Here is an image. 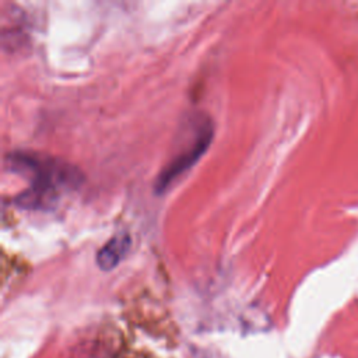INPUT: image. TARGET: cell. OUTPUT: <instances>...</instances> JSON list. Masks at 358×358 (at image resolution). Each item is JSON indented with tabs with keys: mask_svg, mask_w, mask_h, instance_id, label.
<instances>
[{
	"mask_svg": "<svg viewBox=\"0 0 358 358\" xmlns=\"http://www.w3.org/2000/svg\"><path fill=\"white\" fill-rule=\"evenodd\" d=\"M7 168L25 173L31 179L27 190L15 197V204L27 210H48L67 192L84 182L81 171L67 161L31 151H14L6 155Z\"/></svg>",
	"mask_w": 358,
	"mask_h": 358,
	"instance_id": "6da1fadb",
	"label": "cell"
},
{
	"mask_svg": "<svg viewBox=\"0 0 358 358\" xmlns=\"http://www.w3.org/2000/svg\"><path fill=\"white\" fill-rule=\"evenodd\" d=\"M214 137V127L210 122H204L200 124L197 130V136L192 145L178 154L168 165H165L158 176L155 178L154 183V192L155 194H162L166 192V189L187 169H190L207 151L208 145L211 144V140Z\"/></svg>",
	"mask_w": 358,
	"mask_h": 358,
	"instance_id": "7a4b0ae2",
	"label": "cell"
},
{
	"mask_svg": "<svg viewBox=\"0 0 358 358\" xmlns=\"http://www.w3.org/2000/svg\"><path fill=\"white\" fill-rule=\"evenodd\" d=\"M130 246H131V238L127 232H119L113 235L96 252V256H95L96 266L103 271H109L115 268L129 253Z\"/></svg>",
	"mask_w": 358,
	"mask_h": 358,
	"instance_id": "3957f363",
	"label": "cell"
}]
</instances>
